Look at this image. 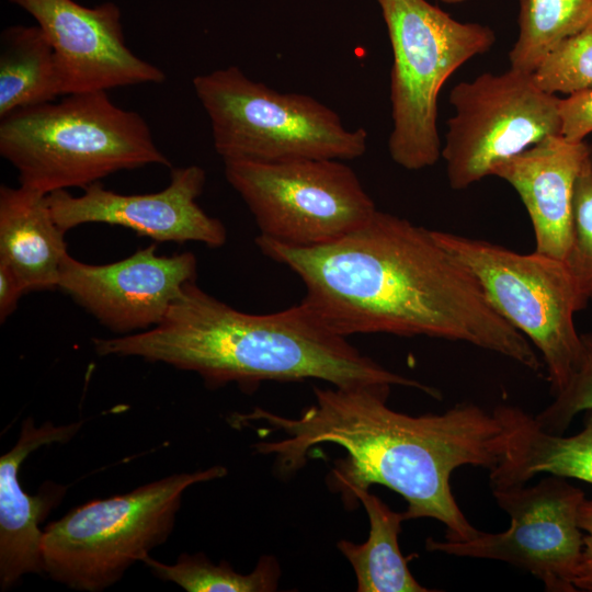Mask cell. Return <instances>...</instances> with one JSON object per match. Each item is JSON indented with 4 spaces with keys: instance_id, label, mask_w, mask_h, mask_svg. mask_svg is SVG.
I'll use <instances>...</instances> for the list:
<instances>
[{
    "instance_id": "cell-5",
    "label": "cell",
    "mask_w": 592,
    "mask_h": 592,
    "mask_svg": "<svg viewBox=\"0 0 592 592\" xmlns=\"http://www.w3.org/2000/svg\"><path fill=\"white\" fill-rule=\"evenodd\" d=\"M193 88L224 161H346L366 151L364 128L349 129L335 111L317 99L274 90L236 66L197 75Z\"/></svg>"
},
{
    "instance_id": "cell-13",
    "label": "cell",
    "mask_w": 592,
    "mask_h": 592,
    "mask_svg": "<svg viewBox=\"0 0 592 592\" xmlns=\"http://www.w3.org/2000/svg\"><path fill=\"white\" fill-rule=\"evenodd\" d=\"M37 22L50 43L64 95L164 82L166 75L126 45L117 5L73 0H9Z\"/></svg>"
},
{
    "instance_id": "cell-23",
    "label": "cell",
    "mask_w": 592,
    "mask_h": 592,
    "mask_svg": "<svg viewBox=\"0 0 592 592\" xmlns=\"http://www.w3.org/2000/svg\"><path fill=\"white\" fill-rule=\"evenodd\" d=\"M545 93L572 95L592 88V24L559 42L531 73Z\"/></svg>"
},
{
    "instance_id": "cell-25",
    "label": "cell",
    "mask_w": 592,
    "mask_h": 592,
    "mask_svg": "<svg viewBox=\"0 0 592 592\" xmlns=\"http://www.w3.org/2000/svg\"><path fill=\"white\" fill-rule=\"evenodd\" d=\"M581 353L566 387L534 418L538 425L554 434H563L573 418L592 410V333L581 334Z\"/></svg>"
},
{
    "instance_id": "cell-20",
    "label": "cell",
    "mask_w": 592,
    "mask_h": 592,
    "mask_svg": "<svg viewBox=\"0 0 592 592\" xmlns=\"http://www.w3.org/2000/svg\"><path fill=\"white\" fill-rule=\"evenodd\" d=\"M54 49L39 26H11L0 37V118L61 95Z\"/></svg>"
},
{
    "instance_id": "cell-3",
    "label": "cell",
    "mask_w": 592,
    "mask_h": 592,
    "mask_svg": "<svg viewBox=\"0 0 592 592\" xmlns=\"http://www.w3.org/2000/svg\"><path fill=\"white\" fill-rule=\"evenodd\" d=\"M100 356L140 357L198 374L209 388L234 383L252 392L266 380L319 379L334 387L402 386L441 398L434 387L390 372L330 330L300 301L282 311H239L204 292L183 287L151 329L93 338Z\"/></svg>"
},
{
    "instance_id": "cell-15",
    "label": "cell",
    "mask_w": 592,
    "mask_h": 592,
    "mask_svg": "<svg viewBox=\"0 0 592 592\" xmlns=\"http://www.w3.org/2000/svg\"><path fill=\"white\" fill-rule=\"evenodd\" d=\"M588 144L549 136L496 166L491 175L519 194L532 223L535 250L565 261L571 241L573 195Z\"/></svg>"
},
{
    "instance_id": "cell-10",
    "label": "cell",
    "mask_w": 592,
    "mask_h": 592,
    "mask_svg": "<svg viewBox=\"0 0 592 592\" xmlns=\"http://www.w3.org/2000/svg\"><path fill=\"white\" fill-rule=\"evenodd\" d=\"M559 101L543 92L531 73L512 68L456 84L441 152L451 187L467 189L502 161L560 135Z\"/></svg>"
},
{
    "instance_id": "cell-1",
    "label": "cell",
    "mask_w": 592,
    "mask_h": 592,
    "mask_svg": "<svg viewBox=\"0 0 592 592\" xmlns=\"http://www.w3.org/2000/svg\"><path fill=\"white\" fill-rule=\"evenodd\" d=\"M260 251L304 283L303 303L333 332L424 335L494 352L538 372L532 343L491 306L477 280L433 236L376 210L348 236L297 248L258 236Z\"/></svg>"
},
{
    "instance_id": "cell-18",
    "label": "cell",
    "mask_w": 592,
    "mask_h": 592,
    "mask_svg": "<svg viewBox=\"0 0 592 592\" xmlns=\"http://www.w3.org/2000/svg\"><path fill=\"white\" fill-rule=\"evenodd\" d=\"M496 409L508 430V446L489 475L491 489L525 485L539 474L578 479L592 485V410L585 411L583 429L570 436L543 430L535 418L519 407Z\"/></svg>"
},
{
    "instance_id": "cell-6",
    "label": "cell",
    "mask_w": 592,
    "mask_h": 592,
    "mask_svg": "<svg viewBox=\"0 0 592 592\" xmlns=\"http://www.w3.org/2000/svg\"><path fill=\"white\" fill-rule=\"evenodd\" d=\"M226 475L220 465L173 474L72 509L43 531L44 572L78 591L112 587L168 539L189 487Z\"/></svg>"
},
{
    "instance_id": "cell-9",
    "label": "cell",
    "mask_w": 592,
    "mask_h": 592,
    "mask_svg": "<svg viewBox=\"0 0 592 592\" xmlns=\"http://www.w3.org/2000/svg\"><path fill=\"white\" fill-rule=\"evenodd\" d=\"M260 236L297 248L332 243L355 231L376 206L357 174L342 160L224 161Z\"/></svg>"
},
{
    "instance_id": "cell-21",
    "label": "cell",
    "mask_w": 592,
    "mask_h": 592,
    "mask_svg": "<svg viewBox=\"0 0 592 592\" xmlns=\"http://www.w3.org/2000/svg\"><path fill=\"white\" fill-rule=\"evenodd\" d=\"M592 24V0H520L510 68L532 73L562 39Z\"/></svg>"
},
{
    "instance_id": "cell-27",
    "label": "cell",
    "mask_w": 592,
    "mask_h": 592,
    "mask_svg": "<svg viewBox=\"0 0 592 592\" xmlns=\"http://www.w3.org/2000/svg\"><path fill=\"white\" fill-rule=\"evenodd\" d=\"M578 523L583 532V548L574 585L578 590L592 592V500L584 499L581 502Z\"/></svg>"
},
{
    "instance_id": "cell-22",
    "label": "cell",
    "mask_w": 592,
    "mask_h": 592,
    "mask_svg": "<svg viewBox=\"0 0 592 592\" xmlns=\"http://www.w3.org/2000/svg\"><path fill=\"white\" fill-rule=\"evenodd\" d=\"M143 562L163 581L173 582L187 592H272L276 591L281 568L275 557L262 556L252 572H237L226 560L213 563L204 554H182L172 565L150 556Z\"/></svg>"
},
{
    "instance_id": "cell-14",
    "label": "cell",
    "mask_w": 592,
    "mask_h": 592,
    "mask_svg": "<svg viewBox=\"0 0 592 592\" xmlns=\"http://www.w3.org/2000/svg\"><path fill=\"white\" fill-rule=\"evenodd\" d=\"M205 182V170L191 164L171 169L169 184L156 193L119 194L100 181L86 187L80 196L67 190L53 192L47 202L54 220L66 232L80 225L101 223L132 229L155 241H196L218 248L227 241L226 227L196 202Z\"/></svg>"
},
{
    "instance_id": "cell-24",
    "label": "cell",
    "mask_w": 592,
    "mask_h": 592,
    "mask_svg": "<svg viewBox=\"0 0 592 592\" xmlns=\"http://www.w3.org/2000/svg\"><path fill=\"white\" fill-rule=\"evenodd\" d=\"M565 263L587 301H592V144L577 178L571 241Z\"/></svg>"
},
{
    "instance_id": "cell-8",
    "label": "cell",
    "mask_w": 592,
    "mask_h": 592,
    "mask_svg": "<svg viewBox=\"0 0 592 592\" xmlns=\"http://www.w3.org/2000/svg\"><path fill=\"white\" fill-rule=\"evenodd\" d=\"M477 280L497 312L540 352L553 396L571 378L581 353L574 314L587 306L565 261L523 254L489 241L432 230Z\"/></svg>"
},
{
    "instance_id": "cell-28",
    "label": "cell",
    "mask_w": 592,
    "mask_h": 592,
    "mask_svg": "<svg viewBox=\"0 0 592 592\" xmlns=\"http://www.w3.org/2000/svg\"><path fill=\"white\" fill-rule=\"evenodd\" d=\"M25 288L15 272L0 261V321L3 323L16 309Z\"/></svg>"
},
{
    "instance_id": "cell-17",
    "label": "cell",
    "mask_w": 592,
    "mask_h": 592,
    "mask_svg": "<svg viewBox=\"0 0 592 592\" xmlns=\"http://www.w3.org/2000/svg\"><path fill=\"white\" fill-rule=\"evenodd\" d=\"M66 231L54 220L47 195L23 186H0V261L25 292L58 288L68 255Z\"/></svg>"
},
{
    "instance_id": "cell-16",
    "label": "cell",
    "mask_w": 592,
    "mask_h": 592,
    "mask_svg": "<svg viewBox=\"0 0 592 592\" xmlns=\"http://www.w3.org/2000/svg\"><path fill=\"white\" fill-rule=\"evenodd\" d=\"M82 422L39 426L32 418L23 421L15 445L0 457V584L2 591L27 573L44 572L41 522L65 492L61 487L27 494L19 480V469L34 451L53 443H66Z\"/></svg>"
},
{
    "instance_id": "cell-11",
    "label": "cell",
    "mask_w": 592,
    "mask_h": 592,
    "mask_svg": "<svg viewBox=\"0 0 592 592\" xmlns=\"http://www.w3.org/2000/svg\"><path fill=\"white\" fill-rule=\"evenodd\" d=\"M498 505L510 516L500 533L479 532L466 542L435 540L425 548L457 557L504 561L535 576L548 592H576L583 532L578 512L584 492L567 478L549 475L531 487L494 489Z\"/></svg>"
},
{
    "instance_id": "cell-4",
    "label": "cell",
    "mask_w": 592,
    "mask_h": 592,
    "mask_svg": "<svg viewBox=\"0 0 592 592\" xmlns=\"http://www.w3.org/2000/svg\"><path fill=\"white\" fill-rule=\"evenodd\" d=\"M0 155L21 186L43 195L84 190L122 170L171 167L144 117L114 104L107 91L68 94L0 118Z\"/></svg>"
},
{
    "instance_id": "cell-29",
    "label": "cell",
    "mask_w": 592,
    "mask_h": 592,
    "mask_svg": "<svg viewBox=\"0 0 592 592\" xmlns=\"http://www.w3.org/2000/svg\"><path fill=\"white\" fill-rule=\"evenodd\" d=\"M444 3H448V4H458V3H462V2H465L466 0H440Z\"/></svg>"
},
{
    "instance_id": "cell-2",
    "label": "cell",
    "mask_w": 592,
    "mask_h": 592,
    "mask_svg": "<svg viewBox=\"0 0 592 592\" xmlns=\"http://www.w3.org/2000/svg\"><path fill=\"white\" fill-rule=\"evenodd\" d=\"M315 403L297 418L262 408L236 413L232 425L262 421L260 433L284 434L253 448L272 456L278 475L303 468L320 444L346 451L327 478L346 508L373 485L385 486L407 502L405 520L434 519L446 527L445 539L466 542L478 535L453 496L449 478L462 466L494 468L503 458L509 430L494 409L458 403L443 413L418 417L387 406L390 386L314 387Z\"/></svg>"
},
{
    "instance_id": "cell-26",
    "label": "cell",
    "mask_w": 592,
    "mask_h": 592,
    "mask_svg": "<svg viewBox=\"0 0 592 592\" xmlns=\"http://www.w3.org/2000/svg\"><path fill=\"white\" fill-rule=\"evenodd\" d=\"M560 135L572 143L584 141L592 133V88L559 101Z\"/></svg>"
},
{
    "instance_id": "cell-7",
    "label": "cell",
    "mask_w": 592,
    "mask_h": 592,
    "mask_svg": "<svg viewBox=\"0 0 592 592\" xmlns=\"http://www.w3.org/2000/svg\"><path fill=\"white\" fill-rule=\"evenodd\" d=\"M376 1L392 52L389 155L407 170H421L441 158L442 87L466 61L490 50L496 34L487 25L459 22L426 0Z\"/></svg>"
},
{
    "instance_id": "cell-19",
    "label": "cell",
    "mask_w": 592,
    "mask_h": 592,
    "mask_svg": "<svg viewBox=\"0 0 592 592\" xmlns=\"http://www.w3.org/2000/svg\"><path fill=\"white\" fill-rule=\"evenodd\" d=\"M368 516L369 534L362 544L348 539L337 543L338 549L351 563L356 577L357 592H429L412 576L408 560L399 548L398 535L403 512L392 511L377 496L364 490L357 493Z\"/></svg>"
},
{
    "instance_id": "cell-12",
    "label": "cell",
    "mask_w": 592,
    "mask_h": 592,
    "mask_svg": "<svg viewBox=\"0 0 592 592\" xmlns=\"http://www.w3.org/2000/svg\"><path fill=\"white\" fill-rule=\"evenodd\" d=\"M151 243L130 257L93 265L69 254L62 262L58 288L102 326L123 335L157 326L185 284L196 281L192 252L158 255Z\"/></svg>"
}]
</instances>
